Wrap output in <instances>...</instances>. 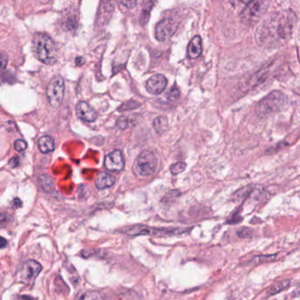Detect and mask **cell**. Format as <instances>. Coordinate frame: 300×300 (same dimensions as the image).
<instances>
[{"label":"cell","instance_id":"32","mask_svg":"<svg viewBox=\"0 0 300 300\" xmlns=\"http://www.w3.org/2000/svg\"><path fill=\"white\" fill-rule=\"evenodd\" d=\"M75 62L76 65H79V66H80V65H84V64H85V60L84 59V58H80V57H79V58H78L77 59H76Z\"/></svg>","mask_w":300,"mask_h":300},{"label":"cell","instance_id":"14","mask_svg":"<svg viewBox=\"0 0 300 300\" xmlns=\"http://www.w3.org/2000/svg\"><path fill=\"white\" fill-rule=\"evenodd\" d=\"M115 181L116 179L113 175L106 172H103L96 178L95 185L98 189H105L112 187L115 184Z\"/></svg>","mask_w":300,"mask_h":300},{"label":"cell","instance_id":"22","mask_svg":"<svg viewBox=\"0 0 300 300\" xmlns=\"http://www.w3.org/2000/svg\"><path fill=\"white\" fill-rule=\"evenodd\" d=\"M180 90L178 89L177 86L176 85H174L172 87V89L170 90V92L169 93L167 94V98L168 99H171V101H175V99H177L179 97H180Z\"/></svg>","mask_w":300,"mask_h":300},{"label":"cell","instance_id":"33","mask_svg":"<svg viewBox=\"0 0 300 300\" xmlns=\"http://www.w3.org/2000/svg\"><path fill=\"white\" fill-rule=\"evenodd\" d=\"M1 241H2V245H1V247L4 248V247L6 246V245H7V240L4 239L3 237H2V238H1Z\"/></svg>","mask_w":300,"mask_h":300},{"label":"cell","instance_id":"13","mask_svg":"<svg viewBox=\"0 0 300 300\" xmlns=\"http://www.w3.org/2000/svg\"><path fill=\"white\" fill-rule=\"evenodd\" d=\"M203 51V45H202V39L199 35L194 36L188 46V57L191 59H195L202 54Z\"/></svg>","mask_w":300,"mask_h":300},{"label":"cell","instance_id":"8","mask_svg":"<svg viewBox=\"0 0 300 300\" xmlns=\"http://www.w3.org/2000/svg\"><path fill=\"white\" fill-rule=\"evenodd\" d=\"M176 29V24L171 19H164L160 21L155 28V36L158 41H164L169 39Z\"/></svg>","mask_w":300,"mask_h":300},{"label":"cell","instance_id":"15","mask_svg":"<svg viewBox=\"0 0 300 300\" xmlns=\"http://www.w3.org/2000/svg\"><path fill=\"white\" fill-rule=\"evenodd\" d=\"M38 148L42 154H48L55 150V141L52 136H41L38 140Z\"/></svg>","mask_w":300,"mask_h":300},{"label":"cell","instance_id":"30","mask_svg":"<svg viewBox=\"0 0 300 300\" xmlns=\"http://www.w3.org/2000/svg\"><path fill=\"white\" fill-rule=\"evenodd\" d=\"M13 205H14V208H20L22 206V202L19 198H15L13 201Z\"/></svg>","mask_w":300,"mask_h":300},{"label":"cell","instance_id":"28","mask_svg":"<svg viewBox=\"0 0 300 300\" xmlns=\"http://www.w3.org/2000/svg\"><path fill=\"white\" fill-rule=\"evenodd\" d=\"M7 63H8V56L7 55L5 54V53H2L1 54V72H3L5 71V69L7 67Z\"/></svg>","mask_w":300,"mask_h":300},{"label":"cell","instance_id":"10","mask_svg":"<svg viewBox=\"0 0 300 300\" xmlns=\"http://www.w3.org/2000/svg\"><path fill=\"white\" fill-rule=\"evenodd\" d=\"M167 85V79L161 74H156L147 80L145 88L151 94H160L166 89Z\"/></svg>","mask_w":300,"mask_h":300},{"label":"cell","instance_id":"9","mask_svg":"<svg viewBox=\"0 0 300 300\" xmlns=\"http://www.w3.org/2000/svg\"><path fill=\"white\" fill-rule=\"evenodd\" d=\"M104 166L109 171L119 172L123 170L124 167V160L122 152L120 150H115L106 155L104 160Z\"/></svg>","mask_w":300,"mask_h":300},{"label":"cell","instance_id":"12","mask_svg":"<svg viewBox=\"0 0 300 300\" xmlns=\"http://www.w3.org/2000/svg\"><path fill=\"white\" fill-rule=\"evenodd\" d=\"M76 112H77V116L79 119L83 120L85 122H88V123L94 122L98 117L97 112L94 110V109L85 102H79L78 103V105L76 107Z\"/></svg>","mask_w":300,"mask_h":300},{"label":"cell","instance_id":"27","mask_svg":"<svg viewBox=\"0 0 300 300\" xmlns=\"http://www.w3.org/2000/svg\"><path fill=\"white\" fill-rule=\"evenodd\" d=\"M120 2L124 7H126L127 8H130H130H133V7H136L137 0H120Z\"/></svg>","mask_w":300,"mask_h":300},{"label":"cell","instance_id":"31","mask_svg":"<svg viewBox=\"0 0 300 300\" xmlns=\"http://www.w3.org/2000/svg\"><path fill=\"white\" fill-rule=\"evenodd\" d=\"M97 293V292H92V295H90V296H85V295H83L82 297H80V298H99L101 296H99V294H94Z\"/></svg>","mask_w":300,"mask_h":300},{"label":"cell","instance_id":"1","mask_svg":"<svg viewBox=\"0 0 300 300\" xmlns=\"http://www.w3.org/2000/svg\"><path fill=\"white\" fill-rule=\"evenodd\" d=\"M297 23V17L291 10L276 12L256 32V41L265 48H275L284 44L290 39Z\"/></svg>","mask_w":300,"mask_h":300},{"label":"cell","instance_id":"29","mask_svg":"<svg viewBox=\"0 0 300 300\" xmlns=\"http://www.w3.org/2000/svg\"><path fill=\"white\" fill-rule=\"evenodd\" d=\"M19 164H20V160H19V158L18 157L12 158L10 161H9V166L11 167H17L19 166Z\"/></svg>","mask_w":300,"mask_h":300},{"label":"cell","instance_id":"21","mask_svg":"<svg viewBox=\"0 0 300 300\" xmlns=\"http://www.w3.org/2000/svg\"><path fill=\"white\" fill-rule=\"evenodd\" d=\"M139 106V103L130 101L128 103H123V105L120 108L119 111H126V110H130V109H136Z\"/></svg>","mask_w":300,"mask_h":300},{"label":"cell","instance_id":"23","mask_svg":"<svg viewBox=\"0 0 300 300\" xmlns=\"http://www.w3.org/2000/svg\"><path fill=\"white\" fill-rule=\"evenodd\" d=\"M27 144L26 141L22 139L15 140L14 142V149L17 152H23L27 149Z\"/></svg>","mask_w":300,"mask_h":300},{"label":"cell","instance_id":"26","mask_svg":"<svg viewBox=\"0 0 300 300\" xmlns=\"http://www.w3.org/2000/svg\"><path fill=\"white\" fill-rule=\"evenodd\" d=\"M276 256H257L255 257L254 261L256 262V263H263V262H267V261H271L274 259V257Z\"/></svg>","mask_w":300,"mask_h":300},{"label":"cell","instance_id":"11","mask_svg":"<svg viewBox=\"0 0 300 300\" xmlns=\"http://www.w3.org/2000/svg\"><path fill=\"white\" fill-rule=\"evenodd\" d=\"M41 264L38 262L34 260H28L21 269V278L27 282L32 281L41 272Z\"/></svg>","mask_w":300,"mask_h":300},{"label":"cell","instance_id":"20","mask_svg":"<svg viewBox=\"0 0 300 300\" xmlns=\"http://www.w3.org/2000/svg\"><path fill=\"white\" fill-rule=\"evenodd\" d=\"M130 124H131V120L126 117V116L120 117L117 120V122H116V125L121 130H126L127 128L130 127Z\"/></svg>","mask_w":300,"mask_h":300},{"label":"cell","instance_id":"2","mask_svg":"<svg viewBox=\"0 0 300 300\" xmlns=\"http://www.w3.org/2000/svg\"><path fill=\"white\" fill-rule=\"evenodd\" d=\"M33 51L38 60L45 65H53L58 62V47L53 39L48 34L43 33L34 34Z\"/></svg>","mask_w":300,"mask_h":300},{"label":"cell","instance_id":"25","mask_svg":"<svg viewBox=\"0 0 300 300\" xmlns=\"http://www.w3.org/2000/svg\"><path fill=\"white\" fill-rule=\"evenodd\" d=\"M230 3L232 4L233 7H242L247 6L248 4L252 3L255 0H229Z\"/></svg>","mask_w":300,"mask_h":300},{"label":"cell","instance_id":"4","mask_svg":"<svg viewBox=\"0 0 300 300\" xmlns=\"http://www.w3.org/2000/svg\"><path fill=\"white\" fill-rule=\"evenodd\" d=\"M157 167V159L150 151H143L139 154L135 163V171L140 176H149L154 174Z\"/></svg>","mask_w":300,"mask_h":300},{"label":"cell","instance_id":"24","mask_svg":"<svg viewBox=\"0 0 300 300\" xmlns=\"http://www.w3.org/2000/svg\"><path fill=\"white\" fill-rule=\"evenodd\" d=\"M237 234L239 238H250L253 235L252 229L246 228V227L239 229Z\"/></svg>","mask_w":300,"mask_h":300},{"label":"cell","instance_id":"7","mask_svg":"<svg viewBox=\"0 0 300 300\" xmlns=\"http://www.w3.org/2000/svg\"><path fill=\"white\" fill-rule=\"evenodd\" d=\"M184 230L181 229H173V230H158V229H152L149 227H144V226H135L131 228L128 229L127 234L129 235H139V234H161V235H174V234H181L183 233Z\"/></svg>","mask_w":300,"mask_h":300},{"label":"cell","instance_id":"5","mask_svg":"<svg viewBox=\"0 0 300 300\" xmlns=\"http://www.w3.org/2000/svg\"><path fill=\"white\" fill-rule=\"evenodd\" d=\"M65 95V81L60 76L51 80L47 87V98L51 106L57 109L61 105Z\"/></svg>","mask_w":300,"mask_h":300},{"label":"cell","instance_id":"16","mask_svg":"<svg viewBox=\"0 0 300 300\" xmlns=\"http://www.w3.org/2000/svg\"><path fill=\"white\" fill-rule=\"evenodd\" d=\"M38 183L45 192H51L54 189V180L48 174H41L38 178Z\"/></svg>","mask_w":300,"mask_h":300},{"label":"cell","instance_id":"17","mask_svg":"<svg viewBox=\"0 0 300 300\" xmlns=\"http://www.w3.org/2000/svg\"><path fill=\"white\" fill-rule=\"evenodd\" d=\"M154 128L158 134H162L168 128V121L165 116H159L154 121Z\"/></svg>","mask_w":300,"mask_h":300},{"label":"cell","instance_id":"19","mask_svg":"<svg viewBox=\"0 0 300 300\" xmlns=\"http://www.w3.org/2000/svg\"><path fill=\"white\" fill-rule=\"evenodd\" d=\"M186 167H187V165L184 162H177V163L174 164V165L171 166V173L174 174V175L181 174L183 171H185Z\"/></svg>","mask_w":300,"mask_h":300},{"label":"cell","instance_id":"18","mask_svg":"<svg viewBox=\"0 0 300 300\" xmlns=\"http://www.w3.org/2000/svg\"><path fill=\"white\" fill-rule=\"evenodd\" d=\"M290 280H287V281H283L282 283L276 284L275 286L273 287L272 289L269 291V295H276V294L279 293L281 291L287 289L289 285H290Z\"/></svg>","mask_w":300,"mask_h":300},{"label":"cell","instance_id":"6","mask_svg":"<svg viewBox=\"0 0 300 300\" xmlns=\"http://www.w3.org/2000/svg\"><path fill=\"white\" fill-rule=\"evenodd\" d=\"M266 0H255L248 4L241 13V21L245 24L253 25L259 20L264 10Z\"/></svg>","mask_w":300,"mask_h":300},{"label":"cell","instance_id":"3","mask_svg":"<svg viewBox=\"0 0 300 300\" xmlns=\"http://www.w3.org/2000/svg\"><path fill=\"white\" fill-rule=\"evenodd\" d=\"M286 103V97L281 92H273L259 103L257 113L260 116H269L283 109Z\"/></svg>","mask_w":300,"mask_h":300}]
</instances>
